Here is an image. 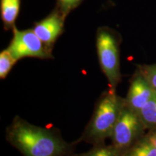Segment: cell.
I'll return each instance as SVG.
<instances>
[{
  "instance_id": "13",
  "label": "cell",
  "mask_w": 156,
  "mask_h": 156,
  "mask_svg": "<svg viewBox=\"0 0 156 156\" xmlns=\"http://www.w3.org/2000/svg\"><path fill=\"white\" fill-rule=\"evenodd\" d=\"M137 70L143 75L152 88L156 92V64L139 66Z\"/></svg>"
},
{
  "instance_id": "10",
  "label": "cell",
  "mask_w": 156,
  "mask_h": 156,
  "mask_svg": "<svg viewBox=\"0 0 156 156\" xmlns=\"http://www.w3.org/2000/svg\"><path fill=\"white\" fill-rule=\"evenodd\" d=\"M124 156H156V148L143 136L124 152Z\"/></svg>"
},
{
  "instance_id": "2",
  "label": "cell",
  "mask_w": 156,
  "mask_h": 156,
  "mask_svg": "<svg viewBox=\"0 0 156 156\" xmlns=\"http://www.w3.org/2000/svg\"><path fill=\"white\" fill-rule=\"evenodd\" d=\"M125 106L124 98L111 89L102 95L95 107L94 114L81 139L95 146L103 145L110 138L113 129Z\"/></svg>"
},
{
  "instance_id": "9",
  "label": "cell",
  "mask_w": 156,
  "mask_h": 156,
  "mask_svg": "<svg viewBox=\"0 0 156 156\" xmlns=\"http://www.w3.org/2000/svg\"><path fill=\"white\" fill-rule=\"evenodd\" d=\"M138 114L146 129H156V92Z\"/></svg>"
},
{
  "instance_id": "1",
  "label": "cell",
  "mask_w": 156,
  "mask_h": 156,
  "mask_svg": "<svg viewBox=\"0 0 156 156\" xmlns=\"http://www.w3.org/2000/svg\"><path fill=\"white\" fill-rule=\"evenodd\" d=\"M6 137L24 156H69L73 151V144L54 130L33 125L18 116L7 128Z\"/></svg>"
},
{
  "instance_id": "8",
  "label": "cell",
  "mask_w": 156,
  "mask_h": 156,
  "mask_svg": "<svg viewBox=\"0 0 156 156\" xmlns=\"http://www.w3.org/2000/svg\"><path fill=\"white\" fill-rule=\"evenodd\" d=\"M21 0H0V16L5 30H12L19 15Z\"/></svg>"
},
{
  "instance_id": "11",
  "label": "cell",
  "mask_w": 156,
  "mask_h": 156,
  "mask_svg": "<svg viewBox=\"0 0 156 156\" xmlns=\"http://www.w3.org/2000/svg\"><path fill=\"white\" fill-rule=\"evenodd\" d=\"M75 156H124V152L121 151L114 145H96L87 153Z\"/></svg>"
},
{
  "instance_id": "15",
  "label": "cell",
  "mask_w": 156,
  "mask_h": 156,
  "mask_svg": "<svg viewBox=\"0 0 156 156\" xmlns=\"http://www.w3.org/2000/svg\"><path fill=\"white\" fill-rule=\"evenodd\" d=\"M147 139L151 142V144L156 148V129L150 130V132L145 135Z\"/></svg>"
},
{
  "instance_id": "14",
  "label": "cell",
  "mask_w": 156,
  "mask_h": 156,
  "mask_svg": "<svg viewBox=\"0 0 156 156\" xmlns=\"http://www.w3.org/2000/svg\"><path fill=\"white\" fill-rule=\"evenodd\" d=\"M83 0H56V7L66 17L71 11L80 5Z\"/></svg>"
},
{
  "instance_id": "4",
  "label": "cell",
  "mask_w": 156,
  "mask_h": 156,
  "mask_svg": "<svg viewBox=\"0 0 156 156\" xmlns=\"http://www.w3.org/2000/svg\"><path fill=\"white\" fill-rule=\"evenodd\" d=\"M145 129L139 114L125 105L110 136L112 145L124 153L141 139Z\"/></svg>"
},
{
  "instance_id": "12",
  "label": "cell",
  "mask_w": 156,
  "mask_h": 156,
  "mask_svg": "<svg viewBox=\"0 0 156 156\" xmlns=\"http://www.w3.org/2000/svg\"><path fill=\"white\" fill-rule=\"evenodd\" d=\"M17 60L13 57L8 50H3L0 53V78L5 79L10 73Z\"/></svg>"
},
{
  "instance_id": "7",
  "label": "cell",
  "mask_w": 156,
  "mask_h": 156,
  "mask_svg": "<svg viewBox=\"0 0 156 156\" xmlns=\"http://www.w3.org/2000/svg\"><path fill=\"white\" fill-rule=\"evenodd\" d=\"M155 93L143 75L136 70L124 98L126 106L138 114Z\"/></svg>"
},
{
  "instance_id": "3",
  "label": "cell",
  "mask_w": 156,
  "mask_h": 156,
  "mask_svg": "<svg viewBox=\"0 0 156 156\" xmlns=\"http://www.w3.org/2000/svg\"><path fill=\"white\" fill-rule=\"evenodd\" d=\"M120 38L108 28H100L96 34V48L101 70L108 80L111 89L116 90L120 83Z\"/></svg>"
},
{
  "instance_id": "5",
  "label": "cell",
  "mask_w": 156,
  "mask_h": 156,
  "mask_svg": "<svg viewBox=\"0 0 156 156\" xmlns=\"http://www.w3.org/2000/svg\"><path fill=\"white\" fill-rule=\"evenodd\" d=\"M12 31L13 37L7 49L17 61L25 57L53 58L51 51L45 46L33 29L20 30L15 27Z\"/></svg>"
},
{
  "instance_id": "6",
  "label": "cell",
  "mask_w": 156,
  "mask_h": 156,
  "mask_svg": "<svg viewBox=\"0 0 156 156\" xmlns=\"http://www.w3.org/2000/svg\"><path fill=\"white\" fill-rule=\"evenodd\" d=\"M65 15L56 7L47 17L35 23L33 30L48 49L52 51L55 43L64 32Z\"/></svg>"
}]
</instances>
